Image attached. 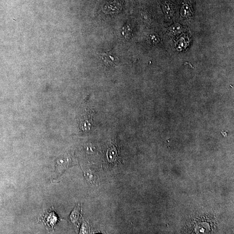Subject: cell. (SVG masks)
<instances>
[{
	"instance_id": "277c9868",
	"label": "cell",
	"mask_w": 234,
	"mask_h": 234,
	"mask_svg": "<svg viewBox=\"0 0 234 234\" xmlns=\"http://www.w3.org/2000/svg\"><path fill=\"white\" fill-rule=\"evenodd\" d=\"M181 14L183 15V16H185V17L189 16L190 13L188 7L187 6H184L181 10Z\"/></svg>"
},
{
	"instance_id": "8992f818",
	"label": "cell",
	"mask_w": 234,
	"mask_h": 234,
	"mask_svg": "<svg viewBox=\"0 0 234 234\" xmlns=\"http://www.w3.org/2000/svg\"><path fill=\"white\" fill-rule=\"evenodd\" d=\"M151 40L152 42L154 43L158 42L159 40L157 36H156L155 35H152V36H151Z\"/></svg>"
},
{
	"instance_id": "6da1fadb",
	"label": "cell",
	"mask_w": 234,
	"mask_h": 234,
	"mask_svg": "<svg viewBox=\"0 0 234 234\" xmlns=\"http://www.w3.org/2000/svg\"><path fill=\"white\" fill-rule=\"evenodd\" d=\"M101 58L107 64L111 66L116 64L118 62V58L110 53H104L101 55Z\"/></svg>"
},
{
	"instance_id": "3957f363",
	"label": "cell",
	"mask_w": 234,
	"mask_h": 234,
	"mask_svg": "<svg viewBox=\"0 0 234 234\" xmlns=\"http://www.w3.org/2000/svg\"><path fill=\"white\" fill-rule=\"evenodd\" d=\"M170 30L173 34H177L181 30V26L179 24H175L170 28Z\"/></svg>"
},
{
	"instance_id": "7a4b0ae2",
	"label": "cell",
	"mask_w": 234,
	"mask_h": 234,
	"mask_svg": "<svg viewBox=\"0 0 234 234\" xmlns=\"http://www.w3.org/2000/svg\"><path fill=\"white\" fill-rule=\"evenodd\" d=\"M79 208H76L73 211L72 214H71L70 219L73 222L77 221L79 217Z\"/></svg>"
},
{
	"instance_id": "5b68a950",
	"label": "cell",
	"mask_w": 234,
	"mask_h": 234,
	"mask_svg": "<svg viewBox=\"0 0 234 234\" xmlns=\"http://www.w3.org/2000/svg\"><path fill=\"white\" fill-rule=\"evenodd\" d=\"M164 12L166 13V14H171V13H173L171 12V7H170V6H169L168 4H164Z\"/></svg>"
}]
</instances>
